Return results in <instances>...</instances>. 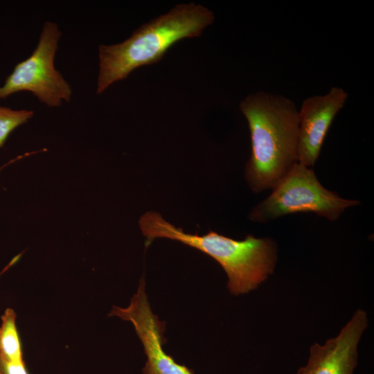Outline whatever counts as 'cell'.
<instances>
[{"label":"cell","instance_id":"obj_1","mask_svg":"<svg viewBox=\"0 0 374 374\" xmlns=\"http://www.w3.org/2000/svg\"><path fill=\"white\" fill-rule=\"evenodd\" d=\"M251 134V154L245 168L251 189H273L298 163L299 112L285 96L264 91L240 103Z\"/></svg>","mask_w":374,"mask_h":374},{"label":"cell","instance_id":"obj_2","mask_svg":"<svg viewBox=\"0 0 374 374\" xmlns=\"http://www.w3.org/2000/svg\"><path fill=\"white\" fill-rule=\"evenodd\" d=\"M146 246L156 238H168L195 248L215 260L226 272L227 288L238 296L257 289L272 274L278 258L275 241L247 235L236 240L210 231L199 235L185 233L154 211L143 215L139 220Z\"/></svg>","mask_w":374,"mask_h":374},{"label":"cell","instance_id":"obj_3","mask_svg":"<svg viewBox=\"0 0 374 374\" xmlns=\"http://www.w3.org/2000/svg\"><path fill=\"white\" fill-rule=\"evenodd\" d=\"M214 19L213 12L202 5L179 4L141 26L125 41L100 45L97 93L126 78L134 69L159 62L179 40L199 37Z\"/></svg>","mask_w":374,"mask_h":374},{"label":"cell","instance_id":"obj_4","mask_svg":"<svg viewBox=\"0 0 374 374\" xmlns=\"http://www.w3.org/2000/svg\"><path fill=\"white\" fill-rule=\"evenodd\" d=\"M358 204L326 189L313 170L296 163L273 192L252 210L250 219L265 222L287 214L310 212L335 221L346 208Z\"/></svg>","mask_w":374,"mask_h":374},{"label":"cell","instance_id":"obj_5","mask_svg":"<svg viewBox=\"0 0 374 374\" xmlns=\"http://www.w3.org/2000/svg\"><path fill=\"white\" fill-rule=\"evenodd\" d=\"M61 32L56 24H44L35 49L25 60L17 63L0 87V99L23 91L32 92L41 103L58 107L69 102L70 84L54 66V58Z\"/></svg>","mask_w":374,"mask_h":374},{"label":"cell","instance_id":"obj_6","mask_svg":"<svg viewBox=\"0 0 374 374\" xmlns=\"http://www.w3.org/2000/svg\"><path fill=\"white\" fill-rule=\"evenodd\" d=\"M109 315L132 323L146 356L142 374H195L192 369L177 363L165 351L166 322L161 321L152 310L143 277L129 305L113 306Z\"/></svg>","mask_w":374,"mask_h":374},{"label":"cell","instance_id":"obj_7","mask_svg":"<svg viewBox=\"0 0 374 374\" xmlns=\"http://www.w3.org/2000/svg\"><path fill=\"white\" fill-rule=\"evenodd\" d=\"M368 326V316L357 310L335 337L310 346L308 362L296 374H354L357 365V347Z\"/></svg>","mask_w":374,"mask_h":374},{"label":"cell","instance_id":"obj_8","mask_svg":"<svg viewBox=\"0 0 374 374\" xmlns=\"http://www.w3.org/2000/svg\"><path fill=\"white\" fill-rule=\"evenodd\" d=\"M348 98L341 88L332 87L325 95L305 99L299 112L298 163L312 166L335 116Z\"/></svg>","mask_w":374,"mask_h":374},{"label":"cell","instance_id":"obj_9","mask_svg":"<svg viewBox=\"0 0 374 374\" xmlns=\"http://www.w3.org/2000/svg\"><path fill=\"white\" fill-rule=\"evenodd\" d=\"M16 317V313L11 308H7L1 316L0 356L9 361L22 362L24 361Z\"/></svg>","mask_w":374,"mask_h":374},{"label":"cell","instance_id":"obj_10","mask_svg":"<svg viewBox=\"0 0 374 374\" xmlns=\"http://www.w3.org/2000/svg\"><path fill=\"white\" fill-rule=\"evenodd\" d=\"M33 114V111L15 110L0 106V148L3 145L10 134L15 128L26 123Z\"/></svg>","mask_w":374,"mask_h":374},{"label":"cell","instance_id":"obj_11","mask_svg":"<svg viewBox=\"0 0 374 374\" xmlns=\"http://www.w3.org/2000/svg\"><path fill=\"white\" fill-rule=\"evenodd\" d=\"M0 374H28V373L24 362H12L0 356Z\"/></svg>","mask_w":374,"mask_h":374},{"label":"cell","instance_id":"obj_12","mask_svg":"<svg viewBox=\"0 0 374 374\" xmlns=\"http://www.w3.org/2000/svg\"><path fill=\"white\" fill-rule=\"evenodd\" d=\"M19 256H17L16 257H15L3 269V270H2L1 271H0V276L3 274L8 269H9L12 265H14L19 259Z\"/></svg>","mask_w":374,"mask_h":374}]
</instances>
